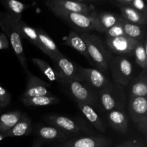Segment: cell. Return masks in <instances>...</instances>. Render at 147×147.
Returning <instances> with one entry per match:
<instances>
[{
  "instance_id": "6da1fadb",
  "label": "cell",
  "mask_w": 147,
  "mask_h": 147,
  "mask_svg": "<svg viewBox=\"0 0 147 147\" xmlns=\"http://www.w3.org/2000/svg\"><path fill=\"white\" fill-rule=\"evenodd\" d=\"M80 35L86 43L93 65L96 66L102 73L108 72L112 61L111 57L100 37L88 32H83Z\"/></svg>"
},
{
  "instance_id": "7a4b0ae2",
  "label": "cell",
  "mask_w": 147,
  "mask_h": 147,
  "mask_svg": "<svg viewBox=\"0 0 147 147\" xmlns=\"http://www.w3.org/2000/svg\"><path fill=\"white\" fill-rule=\"evenodd\" d=\"M0 27L7 38L9 39L10 44L21 66L24 71L28 73L30 71L28 70L27 58L23 48L22 40L16 27V21L6 12L0 11Z\"/></svg>"
},
{
  "instance_id": "3957f363",
  "label": "cell",
  "mask_w": 147,
  "mask_h": 147,
  "mask_svg": "<svg viewBox=\"0 0 147 147\" xmlns=\"http://www.w3.org/2000/svg\"><path fill=\"white\" fill-rule=\"evenodd\" d=\"M98 100L106 111L123 110L126 105V92L123 86L111 82L98 92Z\"/></svg>"
},
{
  "instance_id": "277c9868",
  "label": "cell",
  "mask_w": 147,
  "mask_h": 147,
  "mask_svg": "<svg viewBox=\"0 0 147 147\" xmlns=\"http://www.w3.org/2000/svg\"><path fill=\"white\" fill-rule=\"evenodd\" d=\"M50 126L57 128L69 138L91 135L90 129L82 122L61 115H47L45 117Z\"/></svg>"
},
{
  "instance_id": "5b68a950",
  "label": "cell",
  "mask_w": 147,
  "mask_h": 147,
  "mask_svg": "<svg viewBox=\"0 0 147 147\" xmlns=\"http://www.w3.org/2000/svg\"><path fill=\"white\" fill-rule=\"evenodd\" d=\"M59 83L66 88L76 103H84L90 106H96L98 103V93L83 82L67 80L60 78Z\"/></svg>"
},
{
  "instance_id": "8992f818",
  "label": "cell",
  "mask_w": 147,
  "mask_h": 147,
  "mask_svg": "<svg viewBox=\"0 0 147 147\" xmlns=\"http://www.w3.org/2000/svg\"><path fill=\"white\" fill-rule=\"evenodd\" d=\"M47 7L53 14L76 30L84 31V32L95 30V21L97 12L91 15H85L79 13L69 12L50 6H47Z\"/></svg>"
},
{
  "instance_id": "52a82bcc",
  "label": "cell",
  "mask_w": 147,
  "mask_h": 147,
  "mask_svg": "<svg viewBox=\"0 0 147 147\" xmlns=\"http://www.w3.org/2000/svg\"><path fill=\"white\" fill-rule=\"evenodd\" d=\"M110 68L115 83L122 86H129L134 77V67L131 61L124 56H118L112 60Z\"/></svg>"
},
{
  "instance_id": "ba28073f",
  "label": "cell",
  "mask_w": 147,
  "mask_h": 147,
  "mask_svg": "<svg viewBox=\"0 0 147 147\" xmlns=\"http://www.w3.org/2000/svg\"><path fill=\"white\" fill-rule=\"evenodd\" d=\"M53 63V69L62 78L67 80L83 82L80 72V65H77L70 61L62 53L51 58Z\"/></svg>"
},
{
  "instance_id": "9c48e42d",
  "label": "cell",
  "mask_w": 147,
  "mask_h": 147,
  "mask_svg": "<svg viewBox=\"0 0 147 147\" xmlns=\"http://www.w3.org/2000/svg\"><path fill=\"white\" fill-rule=\"evenodd\" d=\"M111 141L106 136L88 135L70 138L56 147H111Z\"/></svg>"
},
{
  "instance_id": "30bf717a",
  "label": "cell",
  "mask_w": 147,
  "mask_h": 147,
  "mask_svg": "<svg viewBox=\"0 0 147 147\" xmlns=\"http://www.w3.org/2000/svg\"><path fill=\"white\" fill-rule=\"evenodd\" d=\"M79 68L83 83L97 92V93L111 82L98 69L88 68L81 66Z\"/></svg>"
},
{
  "instance_id": "8fae6325",
  "label": "cell",
  "mask_w": 147,
  "mask_h": 147,
  "mask_svg": "<svg viewBox=\"0 0 147 147\" xmlns=\"http://www.w3.org/2000/svg\"><path fill=\"white\" fill-rule=\"evenodd\" d=\"M46 5L55 7L69 12L79 13L85 15H91L96 13L94 7L91 5L80 1L70 0H49L46 1Z\"/></svg>"
},
{
  "instance_id": "7c38bea8",
  "label": "cell",
  "mask_w": 147,
  "mask_h": 147,
  "mask_svg": "<svg viewBox=\"0 0 147 147\" xmlns=\"http://www.w3.org/2000/svg\"><path fill=\"white\" fill-rule=\"evenodd\" d=\"M141 40H134L126 36L106 38V45L113 53L120 55H133L134 50Z\"/></svg>"
},
{
  "instance_id": "4fadbf2b",
  "label": "cell",
  "mask_w": 147,
  "mask_h": 147,
  "mask_svg": "<svg viewBox=\"0 0 147 147\" xmlns=\"http://www.w3.org/2000/svg\"><path fill=\"white\" fill-rule=\"evenodd\" d=\"M50 85L42 79L29 72L27 73V83L22 98H32L51 95L49 90Z\"/></svg>"
},
{
  "instance_id": "5bb4252c",
  "label": "cell",
  "mask_w": 147,
  "mask_h": 147,
  "mask_svg": "<svg viewBox=\"0 0 147 147\" xmlns=\"http://www.w3.org/2000/svg\"><path fill=\"white\" fill-rule=\"evenodd\" d=\"M36 134L39 142L47 143H63L70 138L53 126H42L36 129Z\"/></svg>"
},
{
  "instance_id": "9a60e30c",
  "label": "cell",
  "mask_w": 147,
  "mask_h": 147,
  "mask_svg": "<svg viewBox=\"0 0 147 147\" xmlns=\"http://www.w3.org/2000/svg\"><path fill=\"white\" fill-rule=\"evenodd\" d=\"M146 97H130L129 102V112L131 120L137 123L146 115Z\"/></svg>"
},
{
  "instance_id": "2e32d148",
  "label": "cell",
  "mask_w": 147,
  "mask_h": 147,
  "mask_svg": "<svg viewBox=\"0 0 147 147\" xmlns=\"http://www.w3.org/2000/svg\"><path fill=\"white\" fill-rule=\"evenodd\" d=\"M121 15H117L109 11H100L97 13L95 21V30L99 32L105 33L111 27L117 24Z\"/></svg>"
},
{
  "instance_id": "e0dca14e",
  "label": "cell",
  "mask_w": 147,
  "mask_h": 147,
  "mask_svg": "<svg viewBox=\"0 0 147 147\" xmlns=\"http://www.w3.org/2000/svg\"><path fill=\"white\" fill-rule=\"evenodd\" d=\"M63 44L69 46V47L76 50L80 54L84 56L93 65L91 60H90V57H89L88 53L86 43H85L83 37H81L80 34H78V33L75 31L70 32L68 35L63 38Z\"/></svg>"
},
{
  "instance_id": "ac0fdd59",
  "label": "cell",
  "mask_w": 147,
  "mask_h": 147,
  "mask_svg": "<svg viewBox=\"0 0 147 147\" xmlns=\"http://www.w3.org/2000/svg\"><path fill=\"white\" fill-rule=\"evenodd\" d=\"M36 30H37L39 42H40V44L42 47L41 51L42 53L49 56L50 58H53L54 56L61 53L59 50L57 45L55 44V42L53 41V40L50 37L49 34H47L41 28H37Z\"/></svg>"
},
{
  "instance_id": "d6986e66",
  "label": "cell",
  "mask_w": 147,
  "mask_h": 147,
  "mask_svg": "<svg viewBox=\"0 0 147 147\" xmlns=\"http://www.w3.org/2000/svg\"><path fill=\"white\" fill-rule=\"evenodd\" d=\"M109 122L112 128L121 134H126L129 129L128 117L123 110H113L109 112Z\"/></svg>"
},
{
  "instance_id": "ffe728a7",
  "label": "cell",
  "mask_w": 147,
  "mask_h": 147,
  "mask_svg": "<svg viewBox=\"0 0 147 147\" xmlns=\"http://www.w3.org/2000/svg\"><path fill=\"white\" fill-rule=\"evenodd\" d=\"M32 131V122L26 114H22L21 118L15 126L4 132L6 137H19L27 136Z\"/></svg>"
},
{
  "instance_id": "44dd1931",
  "label": "cell",
  "mask_w": 147,
  "mask_h": 147,
  "mask_svg": "<svg viewBox=\"0 0 147 147\" xmlns=\"http://www.w3.org/2000/svg\"><path fill=\"white\" fill-rule=\"evenodd\" d=\"M77 105L82 113L86 116V119L93 125V127L96 128L100 132L106 131V127L103 125V121L92 106L86 103L79 102H78Z\"/></svg>"
},
{
  "instance_id": "7402d4cb",
  "label": "cell",
  "mask_w": 147,
  "mask_h": 147,
  "mask_svg": "<svg viewBox=\"0 0 147 147\" xmlns=\"http://www.w3.org/2000/svg\"><path fill=\"white\" fill-rule=\"evenodd\" d=\"M147 75L144 70L136 78L131 81L130 87V97H146Z\"/></svg>"
},
{
  "instance_id": "603a6c76",
  "label": "cell",
  "mask_w": 147,
  "mask_h": 147,
  "mask_svg": "<svg viewBox=\"0 0 147 147\" xmlns=\"http://www.w3.org/2000/svg\"><path fill=\"white\" fill-rule=\"evenodd\" d=\"M16 27L22 39H27L32 44L42 50L41 45L40 44L38 36H37V30L35 28L30 27L22 20L16 22Z\"/></svg>"
},
{
  "instance_id": "cb8c5ba5",
  "label": "cell",
  "mask_w": 147,
  "mask_h": 147,
  "mask_svg": "<svg viewBox=\"0 0 147 147\" xmlns=\"http://www.w3.org/2000/svg\"><path fill=\"white\" fill-rule=\"evenodd\" d=\"M2 4L6 9V13L16 22L22 20V13L29 7L27 4L17 0H4Z\"/></svg>"
},
{
  "instance_id": "d4e9b609",
  "label": "cell",
  "mask_w": 147,
  "mask_h": 147,
  "mask_svg": "<svg viewBox=\"0 0 147 147\" xmlns=\"http://www.w3.org/2000/svg\"><path fill=\"white\" fill-rule=\"evenodd\" d=\"M120 22L126 37L136 40H143L145 38V28L143 26L132 24L121 17Z\"/></svg>"
},
{
  "instance_id": "484cf974",
  "label": "cell",
  "mask_w": 147,
  "mask_h": 147,
  "mask_svg": "<svg viewBox=\"0 0 147 147\" xmlns=\"http://www.w3.org/2000/svg\"><path fill=\"white\" fill-rule=\"evenodd\" d=\"M121 17L126 21L132 24H138V25L144 27L146 24L147 17L141 14L131 7H121Z\"/></svg>"
},
{
  "instance_id": "4316f807",
  "label": "cell",
  "mask_w": 147,
  "mask_h": 147,
  "mask_svg": "<svg viewBox=\"0 0 147 147\" xmlns=\"http://www.w3.org/2000/svg\"><path fill=\"white\" fill-rule=\"evenodd\" d=\"M22 113L19 111L5 113L0 116V132L4 133L14 127Z\"/></svg>"
},
{
  "instance_id": "83f0119b",
  "label": "cell",
  "mask_w": 147,
  "mask_h": 147,
  "mask_svg": "<svg viewBox=\"0 0 147 147\" xmlns=\"http://www.w3.org/2000/svg\"><path fill=\"white\" fill-rule=\"evenodd\" d=\"M22 100L23 103L27 106H50V105L56 104L59 102V99L52 95L32 98H22Z\"/></svg>"
},
{
  "instance_id": "f1b7e54d",
  "label": "cell",
  "mask_w": 147,
  "mask_h": 147,
  "mask_svg": "<svg viewBox=\"0 0 147 147\" xmlns=\"http://www.w3.org/2000/svg\"><path fill=\"white\" fill-rule=\"evenodd\" d=\"M31 61L40 69V71L43 73V75L46 76L47 79L51 82H60V76L56 73L53 67L49 65L47 62L42 60V59L34 57L31 59Z\"/></svg>"
},
{
  "instance_id": "f546056e",
  "label": "cell",
  "mask_w": 147,
  "mask_h": 147,
  "mask_svg": "<svg viewBox=\"0 0 147 147\" xmlns=\"http://www.w3.org/2000/svg\"><path fill=\"white\" fill-rule=\"evenodd\" d=\"M136 63L139 67L146 70L147 68V44L146 38L139 41L134 50Z\"/></svg>"
},
{
  "instance_id": "4dcf8cb0",
  "label": "cell",
  "mask_w": 147,
  "mask_h": 147,
  "mask_svg": "<svg viewBox=\"0 0 147 147\" xmlns=\"http://www.w3.org/2000/svg\"><path fill=\"white\" fill-rule=\"evenodd\" d=\"M105 34H106L107 38H115V37L126 36L124 34V32H123V29L122 27L121 24L120 22V20H119V22L117 24L113 25L109 30H107L105 32Z\"/></svg>"
},
{
  "instance_id": "1f68e13d",
  "label": "cell",
  "mask_w": 147,
  "mask_h": 147,
  "mask_svg": "<svg viewBox=\"0 0 147 147\" xmlns=\"http://www.w3.org/2000/svg\"><path fill=\"white\" fill-rule=\"evenodd\" d=\"M11 100V94L5 88L0 86V107L4 108L8 106Z\"/></svg>"
},
{
  "instance_id": "d6a6232c",
  "label": "cell",
  "mask_w": 147,
  "mask_h": 147,
  "mask_svg": "<svg viewBox=\"0 0 147 147\" xmlns=\"http://www.w3.org/2000/svg\"><path fill=\"white\" fill-rule=\"evenodd\" d=\"M130 7L147 17V8L146 4L143 0H132Z\"/></svg>"
},
{
  "instance_id": "836d02e7",
  "label": "cell",
  "mask_w": 147,
  "mask_h": 147,
  "mask_svg": "<svg viewBox=\"0 0 147 147\" xmlns=\"http://www.w3.org/2000/svg\"><path fill=\"white\" fill-rule=\"evenodd\" d=\"M116 147H146V146L141 141L137 140V139H132V140L123 142Z\"/></svg>"
},
{
  "instance_id": "e575fe53",
  "label": "cell",
  "mask_w": 147,
  "mask_h": 147,
  "mask_svg": "<svg viewBox=\"0 0 147 147\" xmlns=\"http://www.w3.org/2000/svg\"><path fill=\"white\" fill-rule=\"evenodd\" d=\"M136 123L139 130L146 136L147 132V115L144 116L140 121H139Z\"/></svg>"
},
{
  "instance_id": "d590c367",
  "label": "cell",
  "mask_w": 147,
  "mask_h": 147,
  "mask_svg": "<svg viewBox=\"0 0 147 147\" xmlns=\"http://www.w3.org/2000/svg\"><path fill=\"white\" fill-rule=\"evenodd\" d=\"M9 43L8 38L4 33H0V50H5L9 48Z\"/></svg>"
},
{
  "instance_id": "8d00e7d4",
  "label": "cell",
  "mask_w": 147,
  "mask_h": 147,
  "mask_svg": "<svg viewBox=\"0 0 147 147\" xmlns=\"http://www.w3.org/2000/svg\"><path fill=\"white\" fill-rule=\"evenodd\" d=\"M131 1L132 0H116V1H115V4L119 8L123 7H130Z\"/></svg>"
},
{
  "instance_id": "74e56055",
  "label": "cell",
  "mask_w": 147,
  "mask_h": 147,
  "mask_svg": "<svg viewBox=\"0 0 147 147\" xmlns=\"http://www.w3.org/2000/svg\"><path fill=\"white\" fill-rule=\"evenodd\" d=\"M32 147H42L41 144H40V142H35L33 144Z\"/></svg>"
},
{
  "instance_id": "f35d334b",
  "label": "cell",
  "mask_w": 147,
  "mask_h": 147,
  "mask_svg": "<svg viewBox=\"0 0 147 147\" xmlns=\"http://www.w3.org/2000/svg\"><path fill=\"white\" fill-rule=\"evenodd\" d=\"M5 138H7L5 136V135H4V133H1L0 132V142H1V140H3V139H4Z\"/></svg>"
}]
</instances>
